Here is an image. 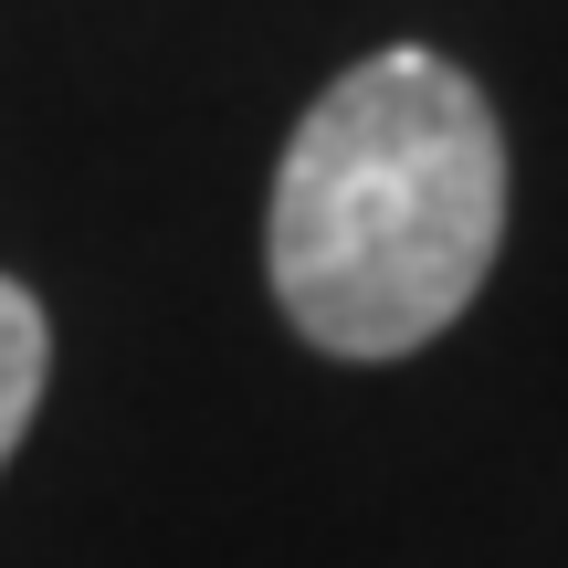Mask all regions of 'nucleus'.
<instances>
[{
    "mask_svg": "<svg viewBox=\"0 0 568 568\" xmlns=\"http://www.w3.org/2000/svg\"><path fill=\"white\" fill-rule=\"evenodd\" d=\"M506 243V138L474 74L400 42L305 105L274 169V305L326 358H410L474 305Z\"/></svg>",
    "mask_w": 568,
    "mask_h": 568,
    "instance_id": "nucleus-1",
    "label": "nucleus"
},
{
    "mask_svg": "<svg viewBox=\"0 0 568 568\" xmlns=\"http://www.w3.org/2000/svg\"><path fill=\"white\" fill-rule=\"evenodd\" d=\"M42 379H53V316H42L32 284L0 274V464L21 453V432H32L42 410Z\"/></svg>",
    "mask_w": 568,
    "mask_h": 568,
    "instance_id": "nucleus-2",
    "label": "nucleus"
}]
</instances>
